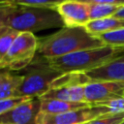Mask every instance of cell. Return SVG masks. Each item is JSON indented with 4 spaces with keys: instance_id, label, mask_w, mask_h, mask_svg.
<instances>
[{
    "instance_id": "obj_25",
    "label": "cell",
    "mask_w": 124,
    "mask_h": 124,
    "mask_svg": "<svg viewBox=\"0 0 124 124\" xmlns=\"http://www.w3.org/2000/svg\"><path fill=\"white\" fill-rule=\"evenodd\" d=\"M121 124H124V121H123V122H122V123H121Z\"/></svg>"
},
{
    "instance_id": "obj_10",
    "label": "cell",
    "mask_w": 124,
    "mask_h": 124,
    "mask_svg": "<svg viewBox=\"0 0 124 124\" xmlns=\"http://www.w3.org/2000/svg\"><path fill=\"white\" fill-rule=\"evenodd\" d=\"M90 81L110 80L124 82V53L99 68L84 73Z\"/></svg>"
},
{
    "instance_id": "obj_24",
    "label": "cell",
    "mask_w": 124,
    "mask_h": 124,
    "mask_svg": "<svg viewBox=\"0 0 124 124\" xmlns=\"http://www.w3.org/2000/svg\"><path fill=\"white\" fill-rule=\"evenodd\" d=\"M114 16L124 19V7H120L119 10H118V11L116 12V14L114 15Z\"/></svg>"
},
{
    "instance_id": "obj_21",
    "label": "cell",
    "mask_w": 124,
    "mask_h": 124,
    "mask_svg": "<svg viewBox=\"0 0 124 124\" xmlns=\"http://www.w3.org/2000/svg\"><path fill=\"white\" fill-rule=\"evenodd\" d=\"M99 105L105 107L107 108L108 113H122L124 112V96Z\"/></svg>"
},
{
    "instance_id": "obj_3",
    "label": "cell",
    "mask_w": 124,
    "mask_h": 124,
    "mask_svg": "<svg viewBox=\"0 0 124 124\" xmlns=\"http://www.w3.org/2000/svg\"><path fill=\"white\" fill-rule=\"evenodd\" d=\"M4 25L18 32L30 33L64 27V23L55 9L18 5H16L7 15Z\"/></svg>"
},
{
    "instance_id": "obj_23",
    "label": "cell",
    "mask_w": 124,
    "mask_h": 124,
    "mask_svg": "<svg viewBox=\"0 0 124 124\" xmlns=\"http://www.w3.org/2000/svg\"><path fill=\"white\" fill-rule=\"evenodd\" d=\"M80 2L91 4H103V5H112L117 7H124V0H78Z\"/></svg>"
},
{
    "instance_id": "obj_11",
    "label": "cell",
    "mask_w": 124,
    "mask_h": 124,
    "mask_svg": "<svg viewBox=\"0 0 124 124\" xmlns=\"http://www.w3.org/2000/svg\"><path fill=\"white\" fill-rule=\"evenodd\" d=\"M84 86L85 85H75L52 88L40 97V99H55L73 103H83L85 102Z\"/></svg>"
},
{
    "instance_id": "obj_7",
    "label": "cell",
    "mask_w": 124,
    "mask_h": 124,
    "mask_svg": "<svg viewBox=\"0 0 124 124\" xmlns=\"http://www.w3.org/2000/svg\"><path fill=\"white\" fill-rule=\"evenodd\" d=\"M85 102L99 105L124 96V82L99 80L90 81L84 86Z\"/></svg>"
},
{
    "instance_id": "obj_1",
    "label": "cell",
    "mask_w": 124,
    "mask_h": 124,
    "mask_svg": "<svg viewBox=\"0 0 124 124\" xmlns=\"http://www.w3.org/2000/svg\"><path fill=\"white\" fill-rule=\"evenodd\" d=\"M105 46L84 27H62L57 32L39 41L38 54L46 57H59L76 51Z\"/></svg>"
},
{
    "instance_id": "obj_6",
    "label": "cell",
    "mask_w": 124,
    "mask_h": 124,
    "mask_svg": "<svg viewBox=\"0 0 124 124\" xmlns=\"http://www.w3.org/2000/svg\"><path fill=\"white\" fill-rule=\"evenodd\" d=\"M106 113H108L107 108L101 105H92L87 108L58 114L40 112L37 124H85Z\"/></svg>"
},
{
    "instance_id": "obj_20",
    "label": "cell",
    "mask_w": 124,
    "mask_h": 124,
    "mask_svg": "<svg viewBox=\"0 0 124 124\" xmlns=\"http://www.w3.org/2000/svg\"><path fill=\"white\" fill-rule=\"evenodd\" d=\"M31 98L28 97H11L7 99H2L0 100V115L10 111L16 106L22 104L23 102L29 100Z\"/></svg>"
},
{
    "instance_id": "obj_13",
    "label": "cell",
    "mask_w": 124,
    "mask_h": 124,
    "mask_svg": "<svg viewBox=\"0 0 124 124\" xmlns=\"http://www.w3.org/2000/svg\"><path fill=\"white\" fill-rule=\"evenodd\" d=\"M124 27V19L116 17V16H109L101 19L90 20L84 28L93 36L98 37L102 34H106L120 28Z\"/></svg>"
},
{
    "instance_id": "obj_5",
    "label": "cell",
    "mask_w": 124,
    "mask_h": 124,
    "mask_svg": "<svg viewBox=\"0 0 124 124\" xmlns=\"http://www.w3.org/2000/svg\"><path fill=\"white\" fill-rule=\"evenodd\" d=\"M39 40L30 32H20L6 55L0 60V69L21 71L30 65L38 52Z\"/></svg>"
},
{
    "instance_id": "obj_26",
    "label": "cell",
    "mask_w": 124,
    "mask_h": 124,
    "mask_svg": "<svg viewBox=\"0 0 124 124\" xmlns=\"http://www.w3.org/2000/svg\"><path fill=\"white\" fill-rule=\"evenodd\" d=\"M85 124H86V123H85Z\"/></svg>"
},
{
    "instance_id": "obj_9",
    "label": "cell",
    "mask_w": 124,
    "mask_h": 124,
    "mask_svg": "<svg viewBox=\"0 0 124 124\" xmlns=\"http://www.w3.org/2000/svg\"><path fill=\"white\" fill-rule=\"evenodd\" d=\"M65 27H84L89 21V5L78 0H65L55 9Z\"/></svg>"
},
{
    "instance_id": "obj_15",
    "label": "cell",
    "mask_w": 124,
    "mask_h": 124,
    "mask_svg": "<svg viewBox=\"0 0 124 124\" xmlns=\"http://www.w3.org/2000/svg\"><path fill=\"white\" fill-rule=\"evenodd\" d=\"M19 33L20 32L5 25L0 27V60L6 55Z\"/></svg>"
},
{
    "instance_id": "obj_12",
    "label": "cell",
    "mask_w": 124,
    "mask_h": 124,
    "mask_svg": "<svg viewBox=\"0 0 124 124\" xmlns=\"http://www.w3.org/2000/svg\"><path fill=\"white\" fill-rule=\"evenodd\" d=\"M92 106L86 102L73 103L55 99H41V112L45 114H58L71 110H76Z\"/></svg>"
},
{
    "instance_id": "obj_14",
    "label": "cell",
    "mask_w": 124,
    "mask_h": 124,
    "mask_svg": "<svg viewBox=\"0 0 124 124\" xmlns=\"http://www.w3.org/2000/svg\"><path fill=\"white\" fill-rule=\"evenodd\" d=\"M22 80V75H13L8 72L0 73V100L16 97V92Z\"/></svg>"
},
{
    "instance_id": "obj_8",
    "label": "cell",
    "mask_w": 124,
    "mask_h": 124,
    "mask_svg": "<svg viewBox=\"0 0 124 124\" xmlns=\"http://www.w3.org/2000/svg\"><path fill=\"white\" fill-rule=\"evenodd\" d=\"M41 112V99L31 98L0 115V124H37Z\"/></svg>"
},
{
    "instance_id": "obj_19",
    "label": "cell",
    "mask_w": 124,
    "mask_h": 124,
    "mask_svg": "<svg viewBox=\"0 0 124 124\" xmlns=\"http://www.w3.org/2000/svg\"><path fill=\"white\" fill-rule=\"evenodd\" d=\"M124 121V112L122 113H106L86 124H121Z\"/></svg>"
},
{
    "instance_id": "obj_16",
    "label": "cell",
    "mask_w": 124,
    "mask_h": 124,
    "mask_svg": "<svg viewBox=\"0 0 124 124\" xmlns=\"http://www.w3.org/2000/svg\"><path fill=\"white\" fill-rule=\"evenodd\" d=\"M120 7L112 5H103V4H91L89 5V17L90 20L106 18L113 16Z\"/></svg>"
},
{
    "instance_id": "obj_17",
    "label": "cell",
    "mask_w": 124,
    "mask_h": 124,
    "mask_svg": "<svg viewBox=\"0 0 124 124\" xmlns=\"http://www.w3.org/2000/svg\"><path fill=\"white\" fill-rule=\"evenodd\" d=\"M105 46L124 48V27L98 36Z\"/></svg>"
},
{
    "instance_id": "obj_4",
    "label": "cell",
    "mask_w": 124,
    "mask_h": 124,
    "mask_svg": "<svg viewBox=\"0 0 124 124\" xmlns=\"http://www.w3.org/2000/svg\"><path fill=\"white\" fill-rule=\"evenodd\" d=\"M61 75L49 65L46 57L38 54L24 69L22 80L16 89V96L40 98L50 89L52 81Z\"/></svg>"
},
{
    "instance_id": "obj_18",
    "label": "cell",
    "mask_w": 124,
    "mask_h": 124,
    "mask_svg": "<svg viewBox=\"0 0 124 124\" xmlns=\"http://www.w3.org/2000/svg\"><path fill=\"white\" fill-rule=\"evenodd\" d=\"M8 1L18 6L56 9V7L65 0H8Z\"/></svg>"
},
{
    "instance_id": "obj_22",
    "label": "cell",
    "mask_w": 124,
    "mask_h": 124,
    "mask_svg": "<svg viewBox=\"0 0 124 124\" xmlns=\"http://www.w3.org/2000/svg\"><path fill=\"white\" fill-rule=\"evenodd\" d=\"M16 7V4L8 0H0V27L4 25L7 15Z\"/></svg>"
},
{
    "instance_id": "obj_2",
    "label": "cell",
    "mask_w": 124,
    "mask_h": 124,
    "mask_svg": "<svg viewBox=\"0 0 124 124\" xmlns=\"http://www.w3.org/2000/svg\"><path fill=\"white\" fill-rule=\"evenodd\" d=\"M124 53V48L103 46L66 54L59 57L46 58L49 65L61 74L86 73L101 67L107 62Z\"/></svg>"
}]
</instances>
